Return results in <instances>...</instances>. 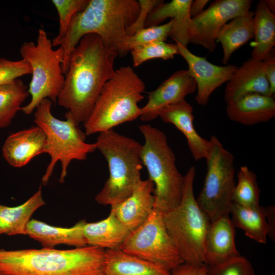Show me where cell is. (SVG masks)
Here are the masks:
<instances>
[{
	"label": "cell",
	"mask_w": 275,
	"mask_h": 275,
	"mask_svg": "<svg viewBox=\"0 0 275 275\" xmlns=\"http://www.w3.org/2000/svg\"><path fill=\"white\" fill-rule=\"evenodd\" d=\"M118 57L94 34L82 37L70 54L57 102L78 126L88 119L103 87L114 76Z\"/></svg>",
	"instance_id": "6da1fadb"
},
{
	"label": "cell",
	"mask_w": 275,
	"mask_h": 275,
	"mask_svg": "<svg viewBox=\"0 0 275 275\" xmlns=\"http://www.w3.org/2000/svg\"><path fill=\"white\" fill-rule=\"evenodd\" d=\"M140 4L135 0H90L86 7L73 19L60 42L64 50L62 64L65 74L72 52L84 36L98 35L104 44L119 57L129 52L127 29L136 19Z\"/></svg>",
	"instance_id": "7a4b0ae2"
},
{
	"label": "cell",
	"mask_w": 275,
	"mask_h": 275,
	"mask_svg": "<svg viewBox=\"0 0 275 275\" xmlns=\"http://www.w3.org/2000/svg\"><path fill=\"white\" fill-rule=\"evenodd\" d=\"M105 250L0 249V275H105Z\"/></svg>",
	"instance_id": "3957f363"
},
{
	"label": "cell",
	"mask_w": 275,
	"mask_h": 275,
	"mask_svg": "<svg viewBox=\"0 0 275 275\" xmlns=\"http://www.w3.org/2000/svg\"><path fill=\"white\" fill-rule=\"evenodd\" d=\"M145 85L130 66H122L103 87L84 123L86 135L113 129L141 115L138 104L144 97Z\"/></svg>",
	"instance_id": "277c9868"
},
{
	"label": "cell",
	"mask_w": 275,
	"mask_h": 275,
	"mask_svg": "<svg viewBox=\"0 0 275 275\" xmlns=\"http://www.w3.org/2000/svg\"><path fill=\"white\" fill-rule=\"evenodd\" d=\"M95 144L106 159L109 170V177L95 200L111 206L128 198L142 180V145L113 129L99 133Z\"/></svg>",
	"instance_id": "5b68a950"
},
{
	"label": "cell",
	"mask_w": 275,
	"mask_h": 275,
	"mask_svg": "<svg viewBox=\"0 0 275 275\" xmlns=\"http://www.w3.org/2000/svg\"><path fill=\"white\" fill-rule=\"evenodd\" d=\"M139 128L145 139L141 146V159L154 185V208L164 214L180 204L184 176L176 167L175 155L165 133L149 124L141 125Z\"/></svg>",
	"instance_id": "8992f818"
},
{
	"label": "cell",
	"mask_w": 275,
	"mask_h": 275,
	"mask_svg": "<svg viewBox=\"0 0 275 275\" xmlns=\"http://www.w3.org/2000/svg\"><path fill=\"white\" fill-rule=\"evenodd\" d=\"M52 103L48 98L44 99L36 107L34 114L35 123L46 135L43 153L48 154L51 158L42 178L44 185L47 184L58 161L62 166L59 182L63 183L70 162L75 159L85 160L89 153L96 150L95 143L86 142L85 133L78 128L70 113L67 112L65 114V120L58 119L52 115Z\"/></svg>",
	"instance_id": "52a82bcc"
},
{
	"label": "cell",
	"mask_w": 275,
	"mask_h": 275,
	"mask_svg": "<svg viewBox=\"0 0 275 275\" xmlns=\"http://www.w3.org/2000/svg\"><path fill=\"white\" fill-rule=\"evenodd\" d=\"M196 168L191 167L184 175V186L180 204L163 214L167 229L184 263L203 265L206 235L211 221L197 204L193 184Z\"/></svg>",
	"instance_id": "ba28073f"
},
{
	"label": "cell",
	"mask_w": 275,
	"mask_h": 275,
	"mask_svg": "<svg viewBox=\"0 0 275 275\" xmlns=\"http://www.w3.org/2000/svg\"><path fill=\"white\" fill-rule=\"evenodd\" d=\"M20 53L31 69L32 77L28 88L31 99L20 109L30 115L44 99L48 98L54 103L57 102L64 81L62 68L64 50L62 46L54 49L45 30L41 28L36 43H23Z\"/></svg>",
	"instance_id": "9c48e42d"
},
{
	"label": "cell",
	"mask_w": 275,
	"mask_h": 275,
	"mask_svg": "<svg viewBox=\"0 0 275 275\" xmlns=\"http://www.w3.org/2000/svg\"><path fill=\"white\" fill-rule=\"evenodd\" d=\"M206 157L207 171L203 188L196 201L211 222L229 215L236 184L234 157L217 137L212 136Z\"/></svg>",
	"instance_id": "30bf717a"
},
{
	"label": "cell",
	"mask_w": 275,
	"mask_h": 275,
	"mask_svg": "<svg viewBox=\"0 0 275 275\" xmlns=\"http://www.w3.org/2000/svg\"><path fill=\"white\" fill-rule=\"evenodd\" d=\"M119 249L170 271L184 263L167 229L163 213L155 208L142 224L130 231Z\"/></svg>",
	"instance_id": "8fae6325"
},
{
	"label": "cell",
	"mask_w": 275,
	"mask_h": 275,
	"mask_svg": "<svg viewBox=\"0 0 275 275\" xmlns=\"http://www.w3.org/2000/svg\"><path fill=\"white\" fill-rule=\"evenodd\" d=\"M251 0H216L197 16L192 18L189 43L201 45L212 52L221 28L234 18L248 13Z\"/></svg>",
	"instance_id": "7c38bea8"
},
{
	"label": "cell",
	"mask_w": 275,
	"mask_h": 275,
	"mask_svg": "<svg viewBox=\"0 0 275 275\" xmlns=\"http://www.w3.org/2000/svg\"><path fill=\"white\" fill-rule=\"evenodd\" d=\"M178 54L186 61L190 75L195 79L197 89L195 100L200 105L207 104L213 91L231 78L237 66H221L208 62L205 58L196 56L186 46L175 44Z\"/></svg>",
	"instance_id": "4fadbf2b"
},
{
	"label": "cell",
	"mask_w": 275,
	"mask_h": 275,
	"mask_svg": "<svg viewBox=\"0 0 275 275\" xmlns=\"http://www.w3.org/2000/svg\"><path fill=\"white\" fill-rule=\"evenodd\" d=\"M197 89V85L188 70L174 72L155 90L148 92V100L141 108V120L152 121L158 117L160 111L165 106L185 99Z\"/></svg>",
	"instance_id": "5bb4252c"
},
{
	"label": "cell",
	"mask_w": 275,
	"mask_h": 275,
	"mask_svg": "<svg viewBox=\"0 0 275 275\" xmlns=\"http://www.w3.org/2000/svg\"><path fill=\"white\" fill-rule=\"evenodd\" d=\"M235 230L229 215L211 222L204 248V264L213 266L240 255L235 241Z\"/></svg>",
	"instance_id": "9a60e30c"
},
{
	"label": "cell",
	"mask_w": 275,
	"mask_h": 275,
	"mask_svg": "<svg viewBox=\"0 0 275 275\" xmlns=\"http://www.w3.org/2000/svg\"><path fill=\"white\" fill-rule=\"evenodd\" d=\"M154 189L150 179L141 180L128 198L111 206V210L130 231L142 224L152 211Z\"/></svg>",
	"instance_id": "2e32d148"
},
{
	"label": "cell",
	"mask_w": 275,
	"mask_h": 275,
	"mask_svg": "<svg viewBox=\"0 0 275 275\" xmlns=\"http://www.w3.org/2000/svg\"><path fill=\"white\" fill-rule=\"evenodd\" d=\"M158 117L165 123L173 124L184 134L192 156L196 160L206 158L210 141L202 138L196 131L193 123V107L185 99L162 108Z\"/></svg>",
	"instance_id": "e0dca14e"
},
{
	"label": "cell",
	"mask_w": 275,
	"mask_h": 275,
	"mask_svg": "<svg viewBox=\"0 0 275 275\" xmlns=\"http://www.w3.org/2000/svg\"><path fill=\"white\" fill-rule=\"evenodd\" d=\"M269 86L262 61L251 58L237 67L227 82L224 99L228 103L249 94L269 96Z\"/></svg>",
	"instance_id": "ac0fdd59"
},
{
	"label": "cell",
	"mask_w": 275,
	"mask_h": 275,
	"mask_svg": "<svg viewBox=\"0 0 275 275\" xmlns=\"http://www.w3.org/2000/svg\"><path fill=\"white\" fill-rule=\"evenodd\" d=\"M46 135L38 126L10 134L2 147V155L11 166L20 168L43 153Z\"/></svg>",
	"instance_id": "d6986e66"
},
{
	"label": "cell",
	"mask_w": 275,
	"mask_h": 275,
	"mask_svg": "<svg viewBox=\"0 0 275 275\" xmlns=\"http://www.w3.org/2000/svg\"><path fill=\"white\" fill-rule=\"evenodd\" d=\"M226 113L230 120L244 125L266 122L275 116V101L268 96L249 94L228 103Z\"/></svg>",
	"instance_id": "ffe728a7"
},
{
	"label": "cell",
	"mask_w": 275,
	"mask_h": 275,
	"mask_svg": "<svg viewBox=\"0 0 275 275\" xmlns=\"http://www.w3.org/2000/svg\"><path fill=\"white\" fill-rule=\"evenodd\" d=\"M192 0H173L162 3L149 14L146 21L147 27L158 25L166 18L173 20L170 36L176 44L187 46L190 41L191 16L189 8Z\"/></svg>",
	"instance_id": "44dd1931"
},
{
	"label": "cell",
	"mask_w": 275,
	"mask_h": 275,
	"mask_svg": "<svg viewBox=\"0 0 275 275\" xmlns=\"http://www.w3.org/2000/svg\"><path fill=\"white\" fill-rule=\"evenodd\" d=\"M86 223L85 219H82L73 227L63 228L50 226L44 222L32 219L27 224L25 233L45 249H54L60 244L75 248L84 247L87 245L83 233Z\"/></svg>",
	"instance_id": "7402d4cb"
},
{
	"label": "cell",
	"mask_w": 275,
	"mask_h": 275,
	"mask_svg": "<svg viewBox=\"0 0 275 275\" xmlns=\"http://www.w3.org/2000/svg\"><path fill=\"white\" fill-rule=\"evenodd\" d=\"M83 233L87 245L106 249H119L130 233L111 210L108 216L94 223H86Z\"/></svg>",
	"instance_id": "603a6c76"
},
{
	"label": "cell",
	"mask_w": 275,
	"mask_h": 275,
	"mask_svg": "<svg viewBox=\"0 0 275 275\" xmlns=\"http://www.w3.org/2000/svg\"><path fill=\"white\" fill-rule=\"evenodd\" d=\"M105 275H171L155 263L127 254L120 249L105 250Z\"/></svg>",
	"instance_id": "cb8c5ba5"
},
{
	"label": "cell",
	"mask_w": 275,
	"mask_h": 275,
	"mask_svg": "<svg viewBox=\"0 0 275 275\" xmlns=\"http://www.w3.org/2000/svg\"><path fill=\"white\" fill-rule=\"evenodd\" d=\"M45 204L41 186L31 197L20 205L10 207L0 204V235H26V227L32 214Z\"/></svg>",
	"instance_id": "d4e9b609"
},
{
	"label": "cell",
	"mask_w": 275,
	"mask_h": 275,
	"mask_svg": "<svg viewBox=\"0 0 275 275\" xmlns=\"http://www.w3.org/2000/svg\"><path fill=\"white\" fill-rule=\"evenodd\" d=\"M250 10L226 23L219 31L216 40L222 45V62L227 64L232 53L254 37L253 17Z\"/></svg>",
	"instance_id": "484cf974"
},
{
	"label": "cell",
	"mask_w": 275,
	"mask_h": 275,
	"mask_svg": "<svg viewBox=\"0 0 275 275\" xmlns=\"http://www.w3.org/2000/svg\"><path fill=\"white\" fill-rule=\"evenodd\" d=\"M267 213L264 207L249 208L233 203L230 211L235 228L242 229L247 237L263 244L266 243L269 234Z\"/></svg>",
	"instance_id": "4316f807"
},
{
	"label": "cell",
	"mask_w": 275,
	"mask_h": 275,
	"mask_svg": "<svg viewBox=\"0 0 275 275\" xmlns=\"http://www.w3.org/2000/svg\"><path fill=\"white\" fill-rule=\"evenodd\" d=\"M254 37L252 58L262 61L275 46V15L264 1L256 5L253 17Z\"/></svg>",
	"instance_id": "83f0119b"
},
{
	"label": "cell",
	"mask_w": 275,
	"mask_h": 275,
	"mask_svg": "<svg viewBox=\"0 0 275 275\" xmlns=\"http://www.w3.org/2000/svg\"><path fill=\"white\" fill-rule=\"evenodd\" d=\"M29 95L28 87L19 79L0 86V128L11 124Z\"/></svg>",
	"instance_id": "f1b7e54d"
},
{
	"label": "cell",
	"mask_w": 275,
	"mask_h": 275,
	"mask_svg": "<svg viewBox=\"0 0 275 275\" xmlns=\"http://www.w3.org/2000/svg\"><path fill=\"white\" fill-rule=\"evenodd\" d=\"M237 179L232 195L233 203L249 208L259 206L261 191L254 172L246 166H242L237 173Z\"/></svg>",
	"instance_id": "f546056e"
},
{
	"label": "cell",
	"mask_w": 275,
	"mask_h": 275,
	"mask_svg": "<svg viewBox=\"0 0 275 275\" xmlns=\"http://www.w3.org/2000/svg\"><path fill=\"white\" fill-rule=\"evenodd\" d=\"M90 0H52L59 16L58 34L51 40L53 47L60 46L75 15L87 6Z\"/></svg>",
	"instance_id": "4dcf8cb0"
},
{
	"label": "cell",
	"mask_w": 275,
	"mask_h": 275,
	"mask_svg": "<svg viewBox=\"0 0 275 275\" xmlns=\"http://www.w3.org/2000/svg\"><path fill=\"white\" fill-rule=\"evenodd\" d=\"M133 66L137 67L154 59H172L178 54L175 44L165 41H155L136 47L131 51Z\"/></svg>",
	"instance_id": "1f68e13d"
},
{
	"label": "cell",
	"mask_w": 275,
	"mask_h": 275,
	"mask_svg": "<svg viewBox=\"0 0 275 275\" xmlns=\"http://www.w3.org/2000/svg\"><path fill=\"white\" fill-rule=\"evenodd\" d=\"M173 20L158 25L150 26L138 31L128 39V48L130 51L133 48L155 41H165L170 36Z\"/></svg>",
	"instance_id": "d6a6232c"
},
{
	"label": "cell",
	"mask_w": 275,
	"mask_h": 275,
	"mask_svg": "<svg viewBox=\"0 0 275 275\" xmlns=\"http://www.w3.org/2000/svg\"><path fill=\"white\" fill-rule=\"evenodd\" d=\"M206 275H255V271L251 262L240 255L215 265L207 266Z\"/></svg>",
	"instance_id": "836d02e7"
},
{
	"label": "cell",
	"mask_w": 275,
	"mask_h": 275,
	"mask_svg": "<svg viewBox=\"0 0 275 275\" xmlns=\"http://www.w3.org/2000/svg\"><path fill=\"white\" fill-rule=\"evenodd\" d=\"M31 74V69L24 60L11 61L0 58V86L10 84L19 77Z\"/></svg>",
	"instance_id": "e575fe53"
},
{
	"label": "cell",
	"mask_w": 275,
	"mask_h": 275,
	"mask_svg": "<svg viewBox=\"0 0 275 275\" xmlns=\"http://www.w3.org/2000/svg\"><path fill=\"white\" fill-rule=\"evenodd\" d=\"M140 11L134 22L126 30L127 35L130 36L138 31L144 29L149 14L155 8L164 2L160 0H139Z\"/></svg>",
	"instance_id": "d590c367"
},
{
	"label": "cell",
	"mask_w": 275,
	"mask_h": 275,
	"mask_svg": "<svg viewBox=\"0 0 275 275\" xmlns=\"http://www.w3.org/2000/svg\"><path fill=\"white\" fill-rule=\"evenodd\" d=\"M265 74L269 86V96L274 98L275 95V51L273 48L262 61Z\"/></svg>",
	"instance_id": "8d00e7d4"
},
{
	"label": "cell",
	"mask_w": 275,
	"mask_h": 275,
	"mask_svg": "<svg viewBox=\"0 0 275 275\" xmlns=\"http://www.w3.org/2000/svg\"><path fill=\"white\" fill-rule=\"evenodd\" d=\"M207 266L183 263L171 271V275H206Z\"/></svg>",
	"instance_id": "74e56055"
},
{
	"label": "cell",
	"mask_w": 275,
	"mask_h": 275,
	"mask_svg": "<svg viewBox=\"0 0 275 275\" xmlns=\"http://www.w3.org/2000/svg\"><path fill=\"white\" fill-rule=\"evenodd\" d=\"M267 209V222L269 228L268 236L271 240L275 239V208L274 206H268Z\"/></svg>",
	"instance_id": "f35d334b"
},
{
	"label": "cell",
	"mask_w": 275,
	"mask_h": 275,
	"mask_svg": "<svg viewBox=\"0 0 275 275\" xmlns=\"http://www.w3.org/2000/svg\"><path fill=\"white\" fill-rule=\"evenodd\" d=\"M209 2L208 0L192 1L189 8L191 18L195 17L200 14L204 11L205 6Z\"/></svg>",
	"instance_id": "ab89813d"
},
{
	"label": "cell",
	"mask_w": 275,
	"mask_h": 275,
	"mask_svg": "<svg viewBox=\"0 0 275 275\" xmlns=\"http://www.w3.org/2000/svg\"><path fill=\"white\" fill-rule=\"evenodd\" d=\"M264 2L270 11L274 14L275 13V1L274 0H264Z\"/></svg>",
	"instance_id": "60d3db41"
}]
</instances>
